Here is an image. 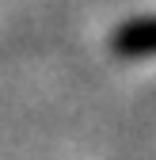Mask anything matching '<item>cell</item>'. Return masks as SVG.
<instances>
[{
    "mask_svg": "<svg viewBox=\"0 0 156 160\" xmlns=\"http://www.w3.org/2000/svg\"><path fill=\"white\" fill-rule=\"evenodd\" d=\"M110 50L118 57H156V15L122 23L110 34Z\"/></svg>",
    "mask_w": 156,
    "mask_h": 160,
    "instance_id": "cell-1",
    "label": "cell"
}]
</instances>
